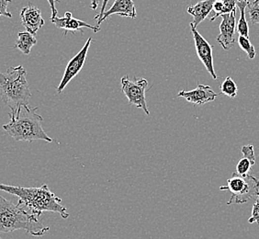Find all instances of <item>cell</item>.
I'll return each mask as SVG.
<instances>
[{
  "label": "cell",
  "mask_w": 259,
  "mask_h": 239,
  "mask_svg": "<svg viewBox=\"0 0 259 239\" xmlns=\"http://www.w3.org/2000/svg\"><path fill=\"white\" fill-rule=\"evenodd\" d=\"M25 68L22 65L10 66L5 73L0 72V96L11 111L20 106H28L31 92L26 79Z\"/></svg>",
  "instance_id": "277c9868"
},
{
  "label": "cell",
  "mask_w": 259,
  "mask_h": 239,
  "mask_svg": "<svg viewBox=\"0 0 259 239\" xmlns=\"http://www.w3.org/2000/svg\"><path fill=\"white\" fill-rule=\"evenodd\" d=\"M37 44V40L34 35L28 31H22L18 33V40L16 42L14 47L21 51L23 55H30L31 48Z\"/></svg>",
  "instance_id": "9a60e30c"
},
{
  "label": "cell",
  "mask_w": 259,
  "mask_h": 239,
  "mask_svg": "<svg viewBox=\"0 0 259 239\" xmlns=\"http://www.w3.org/2000/svg\"><path fill=\"white\" fill-rule=\"evenodd\" d=\"M121 91L128 99L130 105H134L138 109H142L147 115H150L148 107L145 100V91L148 87V81L145 78L135 76V80H131L128 75L121 77Z\"/></svg>",
  "instance_id": "8992f818"
},
{
  "label": "cell",
  "mask_w": 259,
  "mask_h": 239,
  "mask_svg": "<svg viewBox=\"0 0 259 239\" xmlns=\"http://www.w3.org/2000/svg\"><path fill=\"white\" fill-rule=\"evenodd\" d=\"M215 0H201L197 4L188 7V13L193 17V25L195 27L199 25L200 22L209 15L210 11L213 9V3Z\"/></svg>",
  "instance_id": "5bb4252c"
},
{
  "label": "cell",
  "mask_w": 259,
  "mask_h": 239,
  "mask_svg": "<svg viewBox=\"0 0 259 239\" xmlns=\"http://www.w3.org/2000/svg\"><path fill=\"white\" fill-rule=\"evenodd\" d=\"M38 108L31 109L28 106H20L15 111L9 113L10 123L3 125V130L15 141L32 142L42 140L54 142L42 129V117L36 112Z\"/></svg>",
  "instance_id": "3957f363"
},
{
  "label": "cell",
  "mask_w": 259,
  "mask_h": 239,
  "mask_svg": "<svg viewBox=\"0 0 259 239\" xmlns=\"http://www.w3.org/2000/svg\"><path fill=\"white\" fill-rule=\"evenodd\" d=\"M254 4H259V0H254Z\"/></svg>",
  "instance_id": "83f0119b"
},
{
  "label": "cell",
  "mask_w": 259,
  "mask_h": 239,
  "mask_svg": "<svg viewBox=\"0 0 259 239\" xmlns=\"http://www.w3.org/2000/svg\"><path fill=\"white\" fill-rule=\"evenodd\" d=\"M246 10L249 14L251 22L253 24H259V4H254V2H248Z\"/></svg>",
  "instance_id": "44dd1931"
},
{
  "label": "cell",
  "mask_w": 259,
  "mask_h": 239,
  "mask_svg": "<svg viewBox=\"0 0 259 239\" xmlns=\"http://www.w3.org/2000/svg\"><path fill=\"white\" fill-rule=\"evenodd\" d=\"M221 92L225 96L234 99L237 96L238 92V88L236 83L234 82L232 77L227 76L225 78V81L223 82V84L221 85Z\"/></svg>",
  "instance_id": "ac0fdd59"
},
{
  "label": "cell",
  "mask_w": 259,
  "mask_h": 239,
  "mask_svg": "<svg viewBox=\"0 0 259 239\" xmlns=\"http://www.w3.org/2000/svg\"><path fill=\"white\" fill-rule=\"evenodd\" d=\"M51 21L55 24L57 28L65 30V36L67 34V31H75V30H80L82 28H89L90 30H93L94 32H98L100 30V26L90 25L87 23L85 21L78 20L73 18L71 12H65V17L63 18H58L55 17L51 19Z\"/></svg>",
  "instance_id": "7c38bea8"
},
{
  "label": "cell",
  "mask_w": 259,
  "mask_h": 239,
  "mask_svg": "<svg viewBox=\"0 0 259 239\" xmlns=\"http://www.w3.org/2000/svg\"><path fill=\"white\" fill-rule=\"evenodd\" d=\"M12 0H0V17H7V18H12V15L10 11L8 10V7Z\"/></svg>",
  "instance_id": "603a6c76"
},
{
  "label": "cell",
  "mask_w": 259,
  "mask_h": 239,
  "mask_svg": "<svg viewBox=\"0 0 259 239\" xmlns=\"http://www.w3.org/2000/svg\"><path fill=\"white\" fill-rule=\"evenodd\" d=\"M47 1L49 2V4H50L51 7V10H52V18H51V19H53V18L57 17L58 11H57L56 8H55V2H58V3H60V1H59V0H47Z\"/></svg>",
  "instance_id": "d4e9b609"
},
{
  "label": "cell",
  "mask_w": 259,
  "mask_h": 239,
  "mask_svg": "<svg viewBox=\"0 0 259 239\" xmlns=\"http://www.w3.org/2000/svg\"><path fill=\"white\" fill-rule=\"evenodd\" d=\"M111 15H120L135 19L137 12L135 10V2L133 0H114L113 5L109 10H105L102 17L98 20V26L100 27L101 22Z\"/></svg>",
  "instance_id": "4fadbf2b"
},
{
  "label": "cell",
  "mask_w": 259,
  "mask_h": 239,
  "mask_svg": "<svg viewBox=\"0 0 259 239\" xmlns=\"http://www.w3.org/2000/svg\"><path fill=\"white\" fill-rule=\"evenodd\" d=\"M238 45L242 50L245 52V54L247 55L248 59H254L256 55V52L254 49V45H252V43L250 42L249 37H245L239 35L238 37Z\"/></svg>",
  "instance_id": "d6986e66"
},
{
  "label": "cell",
  "mask_w": 259,
  "mask_h": 239,
  "mask_svg": "<svg viewBox=\"0 0 259 239\" xmlns=\"http://www.w3.org/2000/svg\"><path fill=\"white\" fill-rule=\"evenodd\" d=\"M218 96L215 93L209 86L201 85L199 84L198 87L193 90L187 91L182 90L178 94V97L184 98L190 103L194 105H203L214 101L216 97Z\"/></svg>",
  "instance_id": "8fae6325"
},
{
  "label": "cell",
  "mask_w": 259,
  "mask_h": 239,
  "mask_svg": "<svg viewBox=\"0 0 259 239\" xmlns=\"http://www.w3.org/2000/svg\"><path fill=\"white\" fill-rule=\"evenodd\" d=\"M109 1L110 0H103V2H102V6H101V10H100V12L98 14V15L96 16L95 20H100V18L102 17L103 15V13H104L105 10H106V7L108 5V3H109Z\"/></svg>",
  "instance_id": "484cf974"
},
{
  "label": "cell",
  "mask_w": 259,
  "mask_h": 239,
  "mask_svg": "<svg viewBox=\"0 0 259 239\" xmlns=\"http://www.w3.org/2000/svg\"><path fill=\"white\" fill-rule=\"evenodd\" d=\"M91 43H92V38H89L85 42V45L83 46V48L78 52V54H76L72 59L70 60L69 63L65 67V73L63 75V78L61 80L60 85L57 88L58 94H61L63 92V90H65V87L68 85L70 81L76 76L83 68Z\"/></svg>",
  "instance_id": "ba28073f"
},
{
  "label": "cell",
  "mask_w": 259,
  "mask_h": 239,
  "mask_svg": "<svg viewBox=\"0 0 259 239\" xmlns=\"http://www.w3.org/2000/svg\"><path fill=\"white\" fill-rule=\"evenodd\" d=\"M244 156L248 157L254 164H255V154H254V146L252 145H244L241 148Z\"/></svg>",
  "instance_id": "7402d4cb"
},
{
  "label": "cell",
  "mask_w": 259,
  "mask_h": 239,
  "mask_svg": "<svg viewBox=\"0 0 259 239\" xmlns=\"http://www.w3.org/2000/svg\"><path fill=\"white\" fill-rule=\"evenodd\" d=\"M99 4H100V0H91L90 8H91L92 10H97L98 7H99Z\"/></svg>",
  "instance_id": "4316f807"
},
{
  "label": "cell",
  "mask_w": 259,
  "mask_h": 239,
  "mask_svg": "<svg viewBox=\"0 0 259 239\" xmlns=\"http://www.w3.org/2000/svg\"><path fill=\"white\" fill-rule=\"evenodd\" d=\"M190 30L193 35L195 42V48L196 53L199 56V60L202 62L209 74L212 76L213 79H217L218 76L215 73L214 66H213V56H212V46L209 45L207 41L205 40L203 36L197 30V27L190 22Z\"/></svg>",
  "instance_id": "52a82bcc"
},
{
  "label": "cell",
  "mask_w": 259,
  "mask_h": 239,
  "mask_svg": "<svg viewBox=\"0 0 259 239\" xmlns=\"http://www.w3.org/2000/svg\"><path fill=\"white\" fill-rule=\"evenodd\" d=\"M20 19L27 31L34 36L37 34V31L45 25V20L41 17L40 10L30 3L20 11Z\"/></svg>",
  "instance_id": "30bf717a"
},
{
  "label": "cell",
  "mask_w": 259,
  "mask_h": 239,
  "mask_svg": "<svg viewBox=\"0 0 259 239\" xmlns=\"http://www.w3.org/2000/svg\"><path fill=\"white\" fill-rule=\"evenodd\" d=\"M248 2H249L248 0H237V8L240 10V18L236 25V30L238 31L239 35L245 36V37H249V28L245 18L246 7Z\"/></svg>",
  "instance_id": "e0dca14e"
},
{
  "label": "cell",
  "mask_w": 259,
  "mask_h": 239,
  "mask_svg": "<svg viewBox=\"0 0 259 239\" xmlns=\"http://www.w3.org/2000/svg\"><path fill=\"white\" fill-rule=\"evenodd\" d=\"M220 190L231 192L227 205H243L249 200L256 199L259 195V179L253 175L242 177L234 172L227 180V184L220 187Z\"/></svg>",
  "instance_id": "5b68a950"
},
{
  "label": "cell",
  "mask_w": 259,
  "mask_h": 239,
  "mask_svg": "<svg viewBox=\"0 0 259 239\" xmlns=\"http://www.w3.org/2000/svg\"><path fill=\"white\" fill-rule=\"evenodd\" d=\"M221 17L223 20L220 25V34L216 38V41L225 50H230L235 44L234 34L236 30V10Z\"/></svg>",
  "instance_id": "9c48e42d"
},
{
  "label": "cell",
  "mask_w": 259,
  "mask_h": 239,
  "mask_svg": "<svg viewBox=\"0 0 259 239\" xmlns=\"http://www.w3.org/2000/svg\"><path fill=\"white\" fill-rule=\"evenodd\" d=\"M254 165V163L248 157L244 156L243 158H241L238 161V163L236 165L235 173L242 176V177H245V176L249 175L250 170Z\"/></svg>",
  "instance_id": "ffe728a7"
},
{
  "label": "cell",
  "mask_w": 259,
  "mask_h": 239,
  "mask_svg": "<svg viewBox=\"0 0 259 239\" xmlns=\"http://www.w3.org/2000/svg\"><path fill=\"white\" fill-rule=\"evenodd\" d=\"M0 190L17 196L19 198V205L25 206L29 212L38 216L41 215L44 212L57 213L64 219H67L70 216L67 209L61 205L62 200L51 191L47 184L39 188L0 184Z\"/></svg>",
  "instance_id": "6da1fadb"
},
{
  "label": "cell",
  "mask_w": 259,
  "mask_h": 239,
  "mask_svg": "<svg viewBox=\"0 0 259 239\" xmlns=\"http://www.w3.org/2000/svg\"><path fill=\"white\" fill-rule=\"evenodd\" d=\"M49 229L40 222L38 215L26 211L23 205H14L0 195V234L25 230L33 236H42Z\"/></svg>",
  "instance_id": "7a4b0ae2"
},
{
  "label": "cell",
  "mask_w": 259,
  "mask_h": 239,
  "mask_svg": "<svg viewBox=\"0 0 259 239\" xmlns=\"http://www.w3.org/2000/svg\"><path fill=\"white\" fill-rule=\"evenodd\" d=\"M248 223H257L259 224V202H254L252 209V216L248 219Z\"/></svg>",
  "instance_id": "cb8c5ba5"
},
{
  "label": "cell",
  "mask_w": 259,
  "mask_h": 239,
  "mask_svg": "<svg viewBox=\"0 0 259 239\" xmlns=\"http://www.w3.org/2000/svg\"><path fill=\"white\" fill-rule=\"evenodd\" d=\"M237 0H215L213 9L215 15L210 18V21L216 20L220 16L228 14L236 10Z\"/></svg>",
  "instance_id": "2e32d148"
}]
</instances>
